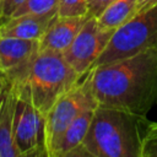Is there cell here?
<instances>
[{
  "label": "cell",
  "mask_w": 157,
  "mask_h": 157,
  "mask_svg": "<svg viewBox=\"0 0 157 157\" xmlns=\"http://www.w3.org/2000/svg\"><path fill=\"white\" fill-rule=\"evenodd\" d=\"M59 0H25L21 6L13 12V16H20L25 13H40L56 9Z\"/></svg>",
  "instance_id": "15"
},
{
  "label": "cell",
  "mask_w": 157,
  "mask_h": 157,
  "mask_svg": "<svg viewBox=\"0 0 157 157\" xmlns=\"http://www.w3.org/2000/svg\"><path fill=\"white\" fill-rule=\"evenodd\" d=\"M12 86L16 93L12 136L18 155L20 157H48L45 115L34 108L25 86Z\"/></svg>",
  "instance_id": "6"
},
{
  "label": "cell",
  "mask_w": 157,
  "mask_h": 157,
  "mask_svg": "<svg viewBox=\"0 0 157 157\" xmlns=\"http://www.w3.org/2000/svg\"><path fill=\"white\" fill-rule=\"evenodd\" d=\"M114 0H87V16L98 18Z\"/></svg>",
  "instance_id": "17"
},
{
  "label": "cell",
  "mask_w": 157,
  "mask_h": 157,
  "mask_svg": "<svg viewBox=\"0 0 157 157\" xmlns=\"http://www.w3.org/2000/svg\"><path fill=\"white\" fill-rule=\"evenodd\" d=\"M146 50H157V5L137 12L131 20L117 28L93 67Z\"/></svg>",
  "instance_id": "4"
},
{
  "label": "cell",
  "mask_w": 157,
  "mask_h": 157,
  "mask_svg": "<svg viewBox=\"0 0 157 157\" xmlns=\"http://www.w3.org/2000/svg\"><path fill=\"white\" fill-rule=\"evenodd\" d=\"M157 5V0H137V12L146 11Z\"/></svg>",
  "instance_id": "19"
},
{
  "label": "cell",
  "mask_w": 157,
  "mask_h": 157,
  "mask_svg": "<svg viewBox=\"0 0 157 157\" xmlns=\"http://www.w3.org/2000/svg\"><path fill=\"white\" fill-rule=\"evenodd\" d=\"M141 157H157V121L148 123L141 148Z\"/></svg>",
  "instance_id": "16"
},
{
  "label": "cell",
  "mask_w": 157,
  "mask_h": 157,
  "mask_svg": "<svg viewBox=\"0 0 157 157\" xmlns=\"http://www.w3.org/2000/svg\"><path fill=\"white\" fill-rule=\"evenodd\" d=\"M25 0H4L2 1V7H1V15H0V26L6 22L13 12L17 10L18 6L23 4Z\"/></svg>",
  "instance_id": "18"
},
{
  "label": "cell",
  "mask_w": 157,
  "mask_h": 157,
  "mask_svg": "<svg viewBox=\"0 0 157 157\" xmlns=\"http://www.w3.org/2000/svg\"><path fill=\"white\" fill-rule=\"evenodd\" d=\"M93 112L94 109L85 110L67 126L53 153V157H67V155L72 150L82 145L85 136L88 131Z\"/></svg>",
  "instance_id": "12"
},
{
  "label": "cell",
  "mask_w": 157,
  "mask_h": 157,
  "mask_svg": "<svg viewBox=\"0 0 157 157\" xmlns=\"http://www.w3.org/2000/svg\"><path fill=\"white\" fill-rule=\"evenodd\" d=\"M90 75L99 105L146 117L157 103V50L94 66Z\"/></svg>",
  "instance_id": "1"
},
{
  "label": "cell",
  "mask_w": 157,
  "mask_h": 157,
  "mask_svg": "<svg viewBox=\"0 0 157 157\" xmlns=\"http://www.w3.org/2000/svg\"><path fill=\"white\" fill-rule=\"evenodd\" d=\"M15 99L13 86L0 77V157H20L12 136Z\"/></svg>",
  "instance_id": "11"
},
{
  "label": "cell",
  "mask_w": 157,
  "mask_h": 157,
  "mask_svg": "<svg viewBox=\"0 0 157 157\" xmlns=\"http://www.w3.org/2000/svg\"><path fill=\"white\" fill-rule=\"evenodd\" d=\"M88 16L80 17H59L50 25L47 32L38 40L39 52H58L64 53L83 23L87 21Z\"/></svg>",
  "instance_id": "10"
},
{
  "label": "cell",
  "mask_w": 157,
  "mask_h": 157,
  "mask_svg": "<svg viewBox=\"0 0 157 157\" xmlns=\"http://www.w3.org/2000/svg\"><path fill=\"white\" fill-rule=\"evenodd\" d=\"M113 32L102 28L97 18L88 17L63 55L80 76H85L107 47Z\"/></svg>",
  "instance_id": "7"
},
{
  "label": "cell",
  "mask_w": 157,
  "mask_h": 157,
  "mask_svg": "<svg viewBox=\"0 0 157 157\" xmlns=\"http://www.w3.org/2000/svg\"><path fill=\"white\" fill-rule=\"evenodd\" d=\"M137 13V0H114L97 18L104 29L115 31Z\"/></svg>",
  "instance_id": "13"
},
{
  "label": "cell",
  "mask_w": 157,
  "mask_h": 157,
  "mask_svg": "<svg viewBox=\"0 0 157 157\" xmlns=\"http://www.w3.org/2000/svg\"><path fill=\"white\" fill-rule=\"evenodd\" d=\"M2 1H4V0H0V15H1V7H2Z\"/></svg>",
  "instance_id": "20"
},
{
  "label": "cell",
  "mask_w": 157,
  "mask_h": 157,
  "mask_svg": "<svg viewBox=\"0 0 157 157\" xmlns=\"http://www.w3.org/2000/svg\"><path fill=\"white\" fill-rule=\"evenodd\" d=\"M38 53V40L0 36V77L18 87L26 85Z\"/></svg>",
  "instance_id": "8"
},
{
  "label": "cell",
  "mask_w": 157,
  "mask_h": 157,
  "mask_svg": "<svg viewBox=\"0 0 157 157\" xmlns=\"http://www.w3.org/2000/svg\"><path fill=\"white\" fill-rule=\"evenodd\" d=\"M98 102L91 85L90 71L85 74L71 88L61 94L45 115V135L48 157L53 153L67 126L85 110L96 109Z\"/></svg>",
  "instance_id": "5"
},
{
  "label": "cell",
  "mask_w": 157,
  "mask_h": 157,
  "mask_svg": "<svg viewBox=\"0 0 157 157\" xmlns=\"http://www.w3.org/2000/svg\"><path fill=\"white\" fill-rule=\"evenodd\" d=\"M56 18V9L40 13H25L13 16L0 26V36L39 40Z\"/></svg>",
  "instance_id": "9"
},
{
  "label": "cell",
  "mask_w": 157,
  "mask_h": 157,
  "mask_svg": "<svg viewBox=\"0 0 157 157\" xmlns=\"http://www.w3.org/2000/svg\"><path fill=\"white\" fill-rule=\"evenodd\" d=\"M82 76L66 61L63 53L39 52L34 59L25 88L37 110L47 115L56 99Z\"/></svg>",
  "instance_id": "3"
},
{
  "label": "cell",
  "mask_w": 157,
  "mask_h": 157,
  "mask_svg": "<svg viewBox=\"0 0 157 157\" xmlns=\"http://www.w3.org/2000/svg\"><path fill=\"white\" fill-rule=\"evenodd\" d=\"M56 11L59 17L87 16V0H59Z\"/></svg>",
  "instance_id": "14"
},
{
  "label": "cell",
  "mask_w": 157,
  "mask_h": 157,
  "mask_svg": "<svg viewBox=\"0 0 157 157\" xmlns=\"http://www.w3.org/2000/svg\"><path fill=\"white\" fill-rule=\"evenodd\" d=\"M148 123L145 115L98 104L82 147L91 157H141Z\"/></svg>",
  "instance_id": "2"
}]
</instances>
